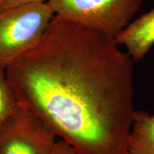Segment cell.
Returning <instances> with one entry per match:
<instances>
[{
	"instance_id": "6da1fadb",
	"label": "cell",
	"mask_w": 154,
	"mask_h": 154,
	"mask_svg": "<svg viewBox=\"0 0 154 154\" xmlns=\"http://www.w3.org/2000/svg\"><path fill=\"white\" fill-rule=\"evenodd\" d=\"M119 45L54 15L6 74L19 104L78 154H127L136 111L134 63Z\"/></svg>"
},
{
	"instance_id": "7a4b0ae2",
	"label": "cell",
	"mask_w": 154,
	"mask_h": 154,
	"mask_svg": "<svg viewBox=\"0 0 154 154\" xmlns=\"http://www.w3.org/2000/svg\"><path fill=\"white\" fill-rule=\"evenodd\" d=\"M144 0H47L54 14L77 26L116 38Z\"/></svg>"
},
{
	"instance_id": "3957f363",
	"label": "cell",
	"mask_w": 154,
	"mask_h": 154,
	"mask_svg": "<svg viewBox=\"0 0 154 154\" xmlns=\"http://www.w3.org/2000/svg\"><path fill=\"white\" fill-rule=\"evenodd\" d=\"M54 16L47 2L0 11V67L35 47Z\"/></svg>"
},
{
	"instance_id": "277c9868",
	"label": "cell",
	"mask_w": 154,
	"mask_h": 154,
	"mask_svg": "<svg viewBox=\"0 0 154 154\" xmlns=\"http://www.w3.org/2000/svg\"><path fill=\"white\" fill-rule=\"evenodd\" d=\"M57 137L47 123L20 105L0 126V154H50Z\"/></svg>"
},
{
	"instance_id": "5b68a950",
	"label": "cell",
	"mask_w": 154,
	"mask_h": 154,
	"mask_svg": "<svg viewBox=\"0 0 154 154\" xmlns=\"http://www.w3.org/2000/svg\"><path fill=\"white\" fill-rule=\"evenodd\" d=\"M115 39L133 61L142 60L154 45V8L131 22Z\"/></svg>"
},
{
	"instance_id": "8992f818",
	"label": "cell",
	"mask_w": 154,
	"mask_h": 154,
	"mask_svg": "<svg viewBox=\"0 0 154 154\" xmlns=\"http://www.w3.org/2000/svg\"><path fill=\"white\" fill-rule=\"evenodd\" d=\"M127 154H154V114L135 111Z\"/></svg>"
},
{
	"instance_id": "52a82bcc",
	"label": "cell",
	"mask_w": 154,
	"mask_h": 154,
	"mask_svg": "<svg viewBox=\"0 0 154 154\" xmlns=\"http://www.w3.org/2000/svg\"><path fill=\"white\" fill-rule=\"evenodd\" d=\"M19 106L5 69L0 67V126L19 109Z\"/></svg>"
},
{
	"instance_id": "ba28073f",
	"label": "cell",
	"mask_w": 154,
	"mask_h": 154,
	"mask_svg": "<svg viewBox=\"0 0 154 154\" xmlns=\"http://www.w3.org/2000/svg\"><path fill=\"white\" fill-rule=\"evenodd\" d=\"M47 0H0V11L31 4L45 2Z\"/></svg>"
},
{
	"instance_id": "9c48e42d",
	"label": "cell",
	"mask_w": 154,
	"mask_h": 154,
	"mask_svg": "<svg viewBox=\"0 0 154 154\" xmlns=\"http://www.w3.org/2000/svg\"><path fill=\"white\" fill-rule=\"evenodd\" d=\"M50 154H78L70 144L63 140L56 142L52 151Z\"/></svg>"
}]
</instances>
